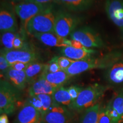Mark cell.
Returning a JSON list of instances; mask_svg holds the SVG:
<instances>
[{"mask_svg":"<svg viewBox=\"0 0 123 123\" xmlns=\"http://www.w3.org/2000/svg\"><path fill=\"white\" fill-rule=\"evenodd\" d=\"M31 63H21L18 62L16 63H14L11 66L12 68L14 69L17 71H25L26 68L28 67V66Z\"/></svg>","mask_w":123,"mask_h":123,"instance_id":"d6a6232c","label":"cell"},{"mask_svg":"<svg viewBox=\"0 0 123 123\" xmlns=\"http://www.w3.org/2000/svg\"><path fill=\"white\" fill-rule=\"evenodd\" d=\"M75 61L72 60L66 56H59L58 57V64L61 70L66 71L69 67L73 64Z\"/></svg>","mask_w":123,"mask_h":123,"instance_id":"f1b7e54d","label":"cell"},{"mask_svg":"<svg viewBox=\"0 0 123 123\" xmlns=\"http://www.w3.org/2000/svg\"><path fill=\"white\" fill-rule=\"evenodd\" d=\"M104 76L107 82L112 85L123 84V58L107 68Z\"/></svg>","mask_w":123,"mask_h":123,"instance_id":"9a60e30c","label":"cell"},{"mask_svg":"<svg viewBox=\"0 0 123 123\" xmlns=\"http://www.w3.org/2000/svg\"><path fill=\"white\" fill-rule=\"evenodd\" d=\"M56 13L57 11L51 4L49 7L29 21L25 29L27 33L33 35L37 33L54 32Z\"/></svg>","mask_w":123,"mask_h":123,"instance_id":"3957f363","label":"cell"},{"mask_svg":"<svg viewBox=\"0 0 123 123\" xmlns=\"http://www.w3.org/2000/svg\"><path fill=\"white\" fill-rule=\"evenodd\" d=\"M9 119L7 117V115L5 113H3L0 116V123H9Z\"/></svg>","mask_w":123,"mask_h":123,"instance_id":"d590c367","label":"cell"},{"mask_svg":"<svg viewBox=\"0 0 123 123\" xmlns=\"http://www.w3.org/2000/svg\"><path fill=\"white\" fill-rule=\"evenodd\" d=\"M74 118V113L68 108L55 105L41 115V123H72Z\"/></svg>","mask_w":123,"mask_h":123,"instance_id":"ba28073f","label":"cell"},{"mask_svg":"<svg viewBox=\"0 0 123 123\" xmlns=\"http://www.w3.org/2000/svg\"><path fill=\"white\" fill-rule=\"evenodd\" d=\"M109 87L95 83L81 91L77 99L72 103L69 109L72 111L82 112L98 104Z\"/></svg>","mask_w":123,"mask_h":123,"instance_id":"7a4b0ae2","label":"cell"},{"mask_svg":"<svg viewBox=\"0 0 123 123\" xmlns=\"http://www.w3.org/2000/svg\"><path fill=\"white\" fill-rule=\"evenodd\" d=\"M13 123H41V113L25 101Z\"/></svg>","mask_w":123,"mask_h":123,"instance_id":"4fadbf2b","label":"cell"},{"mask_svg":"<svg viewBox=\"0 0 123 123\" xmlns=\"http://www.w3.org/2000/svg\"><path fill=\"white\" fill-rule=\"evenodd\" d=\"M37 96L41 100V102L42 103L43 112L42 115L49 111L54 105L53 97H52L51 95L47 94H41L37 95Z\"/></svg>","mask_w":123,"mask_h":123,"instance_id":"484cf974","label":"cell"},{"mask_svg":"<svg viewBox=\"0 0 123 123\" xmlns=\"http://www.w3.org/2000/svg\"><path fill=\"white\" fill-rule=\"evenodd\" d=\"M52 97L54 105H63L69 108L73 103V100L67 88H65L63 86L58 87L52 95Z\"/></svg>","mask_w":123,"mask_h":123,"instance_id":"7402d4cb","label":"cell"},{"mask_svg":"<svg viewBox=\"0 0 123 123\" xmlns=\"http://www.w3.org/2000/svg\"><path fill=\"white\" fill-rule=\"evenodd\" d=\"M33 36L42 43L51 47H58L63 48L71 45L70 40L60 37L55 32L37 33L34 34Z\"/></svg>","mask_w":123,"mask_h":123,"instance_id":"5bb4252c","label":"cell"},{"mask_svg":"<svg viewBox=\"0 0 123 123\" xmlns=\"http://www.w3.org/2000/svg\"><path fill=\"white\" fill-rule=\"evenodd\" d=\"M58 57L59 56H54L49 62L47 64V67H46L45 72L49 73H54L61 71V69L58 64Z\"/></svg>","mask_w":123,"mask_h":123,"instance_id":"4316f807","label":"cell"},{"mask_svg":"<svg viewBox=\"0 0 123 123\" xmlns=\"http://www.w3.org/2000/svg\"><path fill=\"white\" fill-rule=\"evenodd\" d=\"M13 50H30L31 49L29 47V44L25 41L24 35L17 33L16 36L14 41Z\"/></svg>","mask_w":123,"mask_h":123,"instance_id":"d4e9b609","label":"cell"},{"mask_svg":"<svg viewBox=\"0 0 123 123\" xmlns=\"http://www.w3.org/2000/svg\"><path fill=\"white\" fill-rule=\"evenodd\" d=\"M11 66L9 63V62L4 56L2 54H0V71H1V78H4L5 75L7 73Z\"/></svg>","mask_w":123,"mask_h":123,"instance_id":"f546056e","label":"cell"},{"mask_svg":"<svg viewBox=\"0 0 123 123\" xmlns=\"http://www.w3.org/2000/svg\"><path fill=\"white\" fill-rule=\"evenodd\" d=\"M70 35L72 39L79 41L86 48H101L104 46L100 35L91 27H80L74 31Z\"/></svg>","mask_w":123,"mask_h":123,"instance_id":"8992f818","label":"cell"},{"mask_svg":"<svg viewBox=\"0 0 123 123\" xmlns=\"http://www.w3.org/2000/svg\"><path fill=\"white\" fill-rule=\"evenodd\" d=\"M111 123H123V89L106 106Z\"/></svg>","mask_w":123,"mask_h":123,"instance_id":"7c38bea8","label":"cell"},{"mask_svg":"<svg viewBox=\"0 0 123 123\" xmlns=\"http://www.w3.org/2000/svg\"><path fill=\"white\" fill-rule=\"evenodd\" d=\"M17 32L6 31L1 33V44L4 49L8 50H13L14 41Z\"/></svg>","mask_w":123,"mask_h":123,"instance_id":"cb8c5ba5","label":"cell"},{"mask_svg":"<svg viewBox=\"0 0 123 123\" xmlns=\"http://www.w3.org/2000/svg\"><path fill=\"white\" fill-rule=\"evenodd\" d=\"M26 101L34 108H35L37 110H38L42 115L43 112L42 103L37 96H29V98H27Z\"/></svg>","mask_w":123,"mask_h":123,"instance_id":"83f0119b","label":"cell"},{"mask_svg":"<svg viewBox=\"0 0 123 123\" xmlns=\"http://www.w3.org/2000/svg\"><path fill=\"white\" fill-rule=\"evenodd\" d=\"M101 105L99 103L89 108L85 111L80 117V123H98Z\"/></svg>","mask_w":123,"mask_h":123,"instance_id":"603a6c76","label":"cell"},{"mask_svg":"<svg viewBox=\"0 0 123 123\" xmlns=\"http://www.w3.org/2000/svg\"><path fill=\"white\" fill-rule=\"evenodd\" d=\"M67 90H68L69 93L71 97L73 102L77 99V98L79 96L81 91L83 90V88L78 86H71L68 87Z\"/></svg>","mask_w":123,"mask_h":123,"instance_id":"1f68e13d","label":"cell"},{"mask_svg":"<svg viewBox=\"0 0 123 123\" xmlns=\"http://www.w3.org/2000/svg\"><path fill=\"white\" fill-rule=\"evenodd\" d=\"M95 0H56L59 3L72 12H82L90 9Z\"/></svg>","mask_w":123,"mask_h":123,"instance_id":"d6986e66","label":"cell"},{"mask_svg":"<svg viewBox=\"0 0 123 123\" xmlns=\"http://www.w3.org/2000/svg\"><path fill=\"white\" fill-rule=\"evenodd\" d=\"M81 18L78 15L63 10L56 13L54 32L62 37L66 38L70 35L81 22Z\"/></svg>","mask_w":123,"mask_h":123,"instance_id":"5b68a950","label":"cell"},{"mask_svg":"<svg viewBox=\"0 0 123 123\" xmlns=\"http://www.w3.org/2000/svg\"><path fill=\"white\" fill-rule=\"evenodd\" d=\"M47 64L34 62L30 64L25 71L27 77V83L31 84L41 77L46 71Z\"/></svg>","mask_w":123,"mask_h":123,"instance_id":"44dd1931","label":"cell"},{"mask_svg":"<svg viewBox=\"0 0 123 123\" xmlns=\"http://www.w3.org/2000/svg\"><path fill=\"white\" fill-rule=\"evenodd\" d=\"M56 0H26L24 1L25 2H33V3H37V4H51L52 2H56Z\"/></svg>","mask_w":123,"mask_h":123,"instance_id":"836d02e7","label":"cell"},{"mask_svg":"<svg viewBox=\"0 0 123 123\" xmlns=\"http://www.w3.org/2000/svg\"><path fill=\"white\" fill-rule=\"evenodd\" d=\"M57 88L46 79L39 78L31 84L28 90L29 95V96H34L41 94H47L52 96Z\"/></svg>","mask_w":123,"mask_h":123,"instance_id":"2e32d148","label":"cell"},{"mask_svg":"<svg viewBox=\"0 0 123 123\" xmlns=\"http://www.w3.org/2000/svg\"><path fill=\"white\" fill-rule=\"evenodd\" d=\"M51 4H37L22 2L14 5L15 14L20 18L22 25L26 29L29 21L34 17L49 7Z\"/></svg>","mask_w":123,"mask_h":123,"instance_id":"52a82bcc","label":"cell"},{"mask_svg":"<svg viewBox=\"0 0 123 123\" xmlns=\"http://www.w3.org/2000/svg\"><path fill=\"white\" fill-rule=\"evenodd\" d=\"M17 22L15 12L12 2L4 1L0 6V30L1 33L6 31L17 32Z\"/></svg>","mask_w":123,"mask_h":123,"instance_id":"9c48e42d","label":"cell"},{"mask_svg":"<svg viewBox=\"0 0 123 123\" xmlns=\"http://www.w3.org/2000/svg\"><path fill=\"white\" fill-rule=\"evenodd\" d=\"M40 78L46 79L55 87L58 88L66 84L70 79L71 76L64 71L61 70L54 73H49L44 71Z\"/></svg>","mask_w":123,"mask_h":123,"instance_id":"ffe728a7","label":"cell"},{"mask_svg":"<svg viewBox=\"0 0 123 123\" xmlns=\"http://www.w3.org/2000/svg\"><path fill=\"white\" fill-rule=\"evenodd\" d=\"M96 53V51L92 49H77L72 46L63 47L61 50V54L64 56L75 61L89 59Z\"/></svg>","mask_w":123,"mask_h":123,"instance_id":"e0dca14e","label":"cell"},{"mask_svg":"<svg viewBox=\"0 0 123 123\" xmlns=\"http://www.w3.org/2000/svg\"><path fill=\"white\" fill-rule=\"evenodd\" d=\"M98 123H111L110 117L108 113L106 107H101L99 112Z\"/></svg>","mask_w":123,"mask_h":123,"instance_id":"4dcf8cb0","label":"cell"},{"mask_svg":"<svg viewBox=\"0 0 123 123\" xmlns=\"http://www.w3.org/2000/svg\"><path fill=\"white\" fill-rule=\"evenodd\" d=\"M71 46L75 47L77 49H86V47L84 46L79 41H76V40L71 39Z\"/></svg>","mask_w":123,"mask_h":123,"instance_id":"e575fe53","label":"cell"},{"mask_svg":"<svg viewBox=\"0 0 123 123\" xmlns=\"http://www.w3.org/2000/svg\"><path fill=\"white\" fill-rule=\"evenodd\" d=\"M105 10L111 21L123 31V0H106Z\"/></svg>","mask_w":123,"mask_h":123,"instance_id":"8fae6325","label":"cell"},{"mask_svg":"<svg viewBox=\"0 0 123 123\" xmlns=\"http://www.w3.org/2000/svg\"><path fill=\"white\" fill-rule=\"evenodd\" d=\"M21 99V91L4 79L0 81V113L13 114Z\"/></svg>","mask_w":123,"mask_h":123,"instance_id":"277c9868","label":"cell"},{"mask_svg":"<svg viewBox=\"0 0 123 123\" xmlns=\"http://www.w3.org/2000/svg\"><path fill=\"white\" fill-rule=\"evenodd\" d=\"M1 53L4 55L10 66L18 62L32 63L39 59V54L33 50H15L2 49Z\"/></svg>","mask_w":123,"mask_h":123,"instance_id":"30bf717a","label":"cell"},{"mask_svg":"<svg viewBox=\"0 0 123 123\" xmlns=\"http://www.w3.org/2000/svg\"><path fill=\"white\" fill-rule=\"evenodd\" d=\"M121 56L120 53H112L101 58H91L82 61H77L64 71L72 77L92 69L108 68L121 59Z\"/></svg>","mask_w":123,"mask_h":123,"instance_id":"6da1fadb","label":"cell"},{"mask_svg":"<svg viewBox=\"0 0 123 123\" xmlns=\"http://www.w3.org/2000/svg\"><path fill=\"white\" fill-rule=\"evenodd\" d=\"M5 1H8V2H16V3H19L24 2V1H26V0H5Z\"/></svg>","mask_w":123,"mask_h":123,"instance_id":"8d00e7d4","label":"cell"},{"mask_svg":"<svg viewBox=\"0 0 123 123\" xmlns=\"http://www.w3.org/2000/svg\"><path fill=\"white\" fill-rule=\"evenodd\" d=\"M3 78L20 91L24 90L28 84L25 71H17L11 67Z\"/></svg>","mask_w":123,"mask_h":123,"instance_id":"ac0fdd59","label":"cell"}]
</instances>
